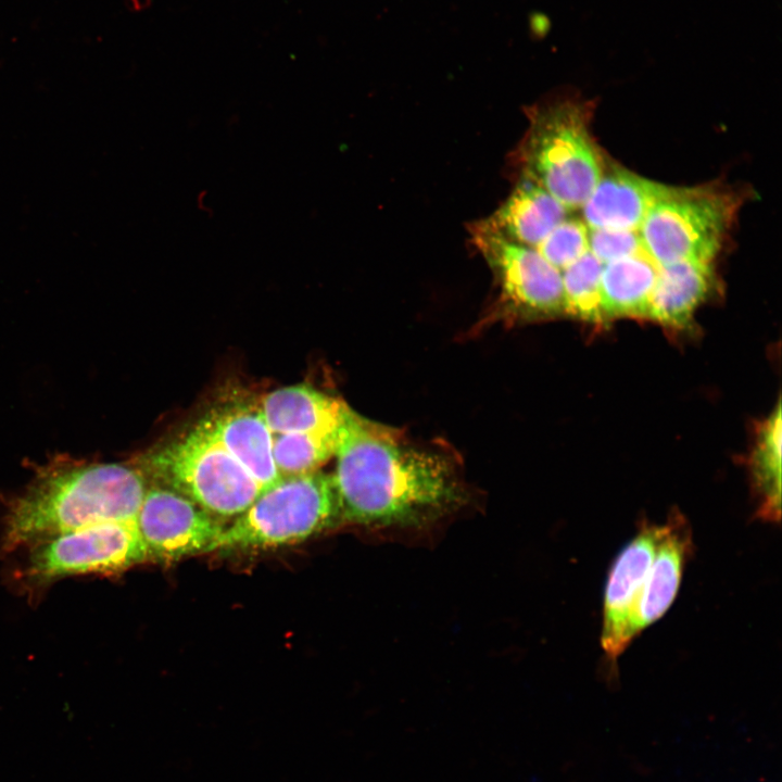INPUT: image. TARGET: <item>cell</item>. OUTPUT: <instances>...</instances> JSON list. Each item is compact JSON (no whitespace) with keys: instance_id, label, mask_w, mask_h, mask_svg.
I'll return each instance as SVG.
<instances>
[{"instance_id":"1","label":"cell","mask_w":782,"mask_h":782,"mask_svg":"<svg viewBox=\"0 0 782 782\" xmlns=\"http://www.w3.org/2000/svg\"><path fill=\"white\" fill-rule=\"evenodd\" d=\"M333 456L342 522L416 527L463 502V487L446 461L407 446L348 405Z\"/></svg>"},{"instance_id":"2","label":"cell","mask_w":782,"mask_h":782,"mask_svg":"<svg viewBox=\"0 0 782 782\" xmlns=\"http://www.w3.org/2000/svg\"><path fill=\"white\" fill-rule=\"evenodd\" d=\"M147 489L137 466L58 456L37 468L8 505L2 550L10 553L100 522H136Z\"/></svg>"},{"instance_id":"3","label":"cell","mask_w":782,"mask_h":782,"mask_svg":"<svg viewBox=\"0 0 782 782\" xmlns=\"http://www.w3.org/2000/svg\"><path fill=\"white\" fill-rule=\"evenodd\" d=\"M592 108L591 101L573 96L531 108L518 149L521 177L544 188L568 210L583 205L604 167L590 131Z\"/></svg>"},{"instance_id":"4","label":"cell","mask_w":782,"mask_h":782,"mask_svg":"<svg viewBox=\"0 0 782 782\" xmlns=\"http://www.w3.org/2000/svg\"><path fill=\"white\" fill-rule=\"evenodd\" d=\"M136 466L216 518H236L263 491L222 446L206 417L172 442L140 456Z\"/></svg>"},{"instance_id":"5","label":"cell","mask_w":782,"mask_h":782,"mask_svg":"<svg viewBox=\"0 0 782 782\" xmlns=\"http://www.w3.org/2000/svg\"><path fill=\"white\" fill-rule=\"evenodd\" d=\"M342 522L331 474L282 477L225 527L213 551L262 550L306 540Z\"/></svg>"},{"instance_id":"6","label":"cell","mask_w":782,"mask_h":782,"mask_svg":"<svg viewBox=\"0 0 782 782\" xmlns=\"http://www.w3.org/2000/svg\"><path fill=\"white\" fill-rule=\"evenodd\" d=\"M739 198L717 185L671 187L639 228L645 253L657 264L711 263L739 209Z\"/></svg>"},{"instance_id":"7","label":"cell","mask_w":782,"mask_h":782,"mask_svg":"<svg viewBox=\"0 0 782 782\" xmlns=\"http://www.w3.org/2000/svg\"><path fill=\"white\" fill-rule=\"evenodd\" d=\"M27 548L23 576L35 585L75 575L119 573L150 559L137 522H100Z\"/></svg>"},{"instance_id":"8","label":"cell","mask_w":782,"mask_h":782,"mask_svg":"<svg viewBox=\"0 0 782 782\" xmlns=\"http://www.w3.org/2000/svg\"><path fill=\"white\" fill-rule=\"evenodd\" d=\"M469 231L499 285V306L504 314L533 318L566 313L562 272L534 248L506 239L482 220Z\"/></svg>"},{"instance_id":"9","label":"cell","mask_w":782,"mask_h":782,"mask_svg":"<svg viewBox=\"0 0 782 782\" xmlns=\"http://www.w3.org/2000/svg\"><path fill=\"white\" fill-rule=\"evenodd\" d=\"M136 522L149 558L161 562L213 551L225 528L218 518L161 484L148 487Z\"/></svg>"},{"instance_id":"10","label":"cell","mask_w":782,"mask_h":782,"mask_svg":"<svg viewBox=\"0 0 782 782\" xmlns=\"http://www.w3.org/2000/svg\"><path fill=\"white\" fill-rule=\"evenodd\" d=\"M663 530L664 525L644 521L610 567L603 600L601 646L611 663L633 640L634 607Z\"/></svg>"},{"instance_id":"11","label":"cell","mask_w":782,"mask_h":782,"mask_svg":"<svg viewBox=\"0 0 782 782\" xmlns=\"http://www.w3.org/2000/svg\"><path fill=\"white\" fill-rule=\"evenodd\" d=\"M671 187L604 162L597 184L580 207L582 220L590 229L639 230Z\"/></svg>"},{"instance_id":"12","label":"cell","mask_w":782,"mask_h":782,"mask_svg":"<svg viewBox=\"0 0 782 782\" xmlns=\"http://www.w3.org/2000/svg\"><path fill=\"white\" fill-rule=\"evenodd\" d=\"M664 530L638 597L631 626L634 639L673 603L692 554V531L685 518L672 513Z\"/></svg>"},{"instance_id":"13","label":"cell","mask_w":782,"mask_h":782,"mask_svg":"<svg viewBox=\"0 0 782 782\" xmlns=\"http://www.w3.org/2000/svg\"><path fill=\"white\" fill-rule=\"evenodd\" d=\"M222 446L265 490L279 481L273 433L257 406L238 405L206 416Z\"/></svg>"},{"instance_id":"14","label":"cell","mask_w":782,"mask_h":782,"mask_svg":"<svg viewBox=\"0 0 782 782\" xmlns=\"http://www.w3.org/2000/svg\"><path fill=\"white\" fill-rule=\"evenodd\" d=\"M569 211L544 188L521 177L503 204L482 222L513 242L535 248Z\"/></svg>"},{"instance_id":"15","label":"cell","mask_w":782,"mask_h":782,"mask_svg":"<svg viewBox=\"0 0 782 782\" xmlns=\"http://www.w3.org/2000/svg\"><path fill=\"white\" fill-rule=\"evenodd\" d=\"M346 404L307 384H294L265 394L258 408L272 433L338 429Z\"/></svg>"},{"instance_id":"16","label":"cell","mask_w":782,"mask_h":782,"mask_svg":"<svg viewBox=\"0 0 782 782\" xmlns=\"http://www.w3.org/2000/svg\"><path fill=\"white\" fill-rule=\"evenodd\" d=\"M712 280L711 263L685 260L658 265L647 317L670 326L688 325Z\"/></svg>"},{"instance_id":"17","label":"cell","mask_w":782,"mask_h":782,"mask_svg":"<svg viewBox=\"0 0 782 782\" xmlns=\"http://www.w3.org/2000/svg\"><path fill=\"white\" fill-rule=\"evenodd\" d=\"M657 269L658 265L645 252L604 264L601 292L605 320L647 317Z\"/></svg>"},{"instance_id":"18","label":"cell","mask_w":782,"mask_h":782,"mask_svg":"<svg viewBox=\"0 0 782 782\" xmlns=\"http://www.w3.org/2000/svg\"><path fill=\"white\" fill-rule=\"evenodd\" d=\"M781 403L758 427L749 459L753 487L757 495L758 518L778 522L781 516Z\"/></svg>"},{"instance_id":"19","label":"cell","mask_w":782,"mask_h":782,"mask_svg":"<svg viewBox=\"0 0 782 782\" xmlns=\"http://www.w3.org/2000/svg\"><path fill=\"white\" fill-rule=\"evenodd\" d=\"M337 432L273 433V455L281 478L319 470L335 455Z\"/></svg>"},{"instance_id":"20","label":"cell","mask_w":782,"mask_h":782,"mask_svg":"<svg viewBox=\"0 0 782 782\" xmlns=\"http://www.w3.org/2000/svg\"><path fill=\"white\" fill-rule=\"evenodd\" d=\"M603 265L588 251L562 270L566 313L586 321H605L601 292Z\"/></svg>"},{"instance_id":"21","label":"cell","mask_w":782,"mask_h":782,"mask_svg":"<svg viewBox=\"0 0 782 782\" xmlns=\"http://www.w3.org/2000/svg\"><path fill=\"white\" fill-rule=\"evenodd\" d=\"M588 234L582 219L567 217L534 249L562 272L589 251Z\"/></svg>"},{"instance_id":"22","label":"cell","mask_w":782,"mask_h":782,"mask_svg":"<svg viewBox=\"0 0 782 782\" xmlns=\"http://www.w3.org/2000/svg\"><path fill=\"white\" fill-rule=\"evenodd\" d=\"M589 251L603 264L645 252L638 230L590 229Z\"/></svg>"}]
</instances>
